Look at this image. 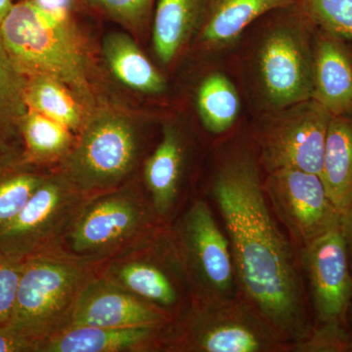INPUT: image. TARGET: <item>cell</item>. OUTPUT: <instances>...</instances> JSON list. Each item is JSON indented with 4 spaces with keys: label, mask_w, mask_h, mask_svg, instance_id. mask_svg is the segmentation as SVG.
<instances>
[{
    "label": "cell",
    "mask_w": 352,
    "mask_h": 352,
    "mask_svg": "<svg viewBox=\"0 0 352 352\" xmlns=\"http://www.w3.org/2000/svg\"><path fill=\"white\" fill-rule=\"evenodd\" d=\"M110 19L129 29H138L144 24L154 0H83Z\"/></svg>",
    "instance_id": "cell-28"
},
{
    "label": "cell",
    "mask_w": 352,
    "mask_h": 352,
    "mask_svg": "<svg viewBox=\"0 0 352 352\" xmlns=\"http://www.w3.org/2000/svg\"><path fill=\"white\" fill-rule=\"evenodd\" d=\"M340 233L346 244L347 256H349V266L352 272V201L346 212L342 215L340 222Z\"/></svg>",
    "instance_id": "cell-33"
},
{
    "label": "cell",
    "mask_w": 352,
    "mask_h": 352,
    "mask_svg": "<svg viewBox=\"0 0 352 352\" xmlns=\"http://www.w3.org/2000/svg\"><path fill=\"white\" fill-rule=\"evenodd\" d=\"M12 0H0V25L13 6Z\"/></svg>",
    "instance_id": "cell-34"
},
{
    "label": "cell",
    "mask_w": 352,
    "mask_h": 352,
    "mask_svg": "<svg viewBox=\"0 0 352 352\" xmlns=\"http://www.w3.org/2000/svg\"><path fill=\"white\" fill-rule=\"evenodd\" d=\"M263 189L273 214L298 251L340 229L342 214L320 175L282 168L267 173Z\"/></svg>",
    "instance_id": "cell-11"
},
{
    "label": "cell",
    "mask_w": 352,
    "mask_h": 352,
    "mask_svg": "<svg viewBox=\"0 0 352 352\" xmlns=\"http://www.w3.org/2000/svg\"><path fill=\"white\" fill-rule=\"evenodd\" d=\"M88 197L60 173L50 175L0 229V252L20 261L54 252Z\"/></svg>",
    "instance_id": "cell-9"
},
{
    "label": "cell",
    "mask_w": 352,
    "mask_h": 352,
    "mask_svg": "<svg viewBox=\"0 0 352 352\" xmlns=\"http://www.w3.org/2000/svg\"><path fill=\"white\" fill-rule=\"evenodd\" d=\"M307 34L302 28L278 27L261 46L259 78L266 98L279 110L311 99L314 46Z\"/></svg>",
    "instance_id": "cell-13"
},
{
    "label": "cell",
    "mask_w": 352,
    "mask_h": 352,
    "mask_svg": "<svg viewBox=\"0 0 352 352\" xmlns=\"http://www.w3.org/2000/svg\"><path fill=\"white\" fill-rule=\"evenodd\" d=\"M346 326L347 330H349L352 338V302L351 303V307H349V312H347Z\"/></svg>",
    "instance_id": "cell-35"
},
{
    "label": "cell",
    "mask_w": 352,
    "mask_h": 352,
    "mask_svg": "<svg viewBox=\"0 0 352 352\" xmlns=\"http://www.w3.org/2000/svg\"><path fill=\"white\" fill-rule=\"evenodd\" d=\"M99 271L80 292L71 325L161 327L173 320L163 310L113 284Z\"/></svg>",
    "instance_id": "cell-14"
},
{
    "label": "cell",
    "mask_w": 352,
    "mask_h": 352,
    "mask_svg": "<svg viewBox=\"0 0 352 352\" xmlns=\"http://www.w3.org/2000/svg\"><path fill=\"white\" fill-rule=\"evenodd\" d=\"M197 106L205 129L214 134L224 133L239 115V95L227 76L212 74L199 87Z\"/></svg>",
    "instance_id": "cell-26"
},
{
    "label": "cell",
    "mask_w": 352,
    "mask_h": 352,
    "mask_svg": "<svg viewBox=\"0 0 352 352\" xmlns=\"http://www.w3.org/2000/svg\"><path fill=\"white\" fill-rule=\"evenodd\" d=\"M0 34L14 63L28 78L46 76L82 100L91 99L87 60L71 20L59 19L32 0L13 4Z\"/></svg>",
    "instance_id": "cell-4"
},
{
    "label": "cell",
    "mask_w": 352,
    "mask_h": 352,
    "mask_svg": "<svg viewBox=\"0 0 352 352\" xmlns=\"http://www.w3.org/2000/svg\"><path fill=\"white\" fill-rule=\"evenodd\" d=\"M36 6L41 7L46 12L59 18L69 20L72 2L73 0H32Z\"/></svg>",
    "instance_id": "cell-32"
},
{
    "label": "cell",
    "mask_w": 352,
    "mask_h": 352,
    "mask_svg": "<svg viewBox=\"0 0 352 352\" xmlns=\"http://www.w3.org/2000/svg\"><path fill=\"white\" fill-rule=\"evenodd\" d=\"M298 252L314 328L347 329L352 272L340 229L322 236Z\"/></svg>",
    "instance_id": "cell-12"
},
{
    "label": "cell",
    "mask_w": 352,
    "mask_h": 352,
    "mask_svg": "<svg viewBox=\"0 0 352 352\" xmlns=\"http://www.w3.org/2000/svg\"><path fill=\"white\" fill-rule=\"evenodd\" d=\"M101 265L57 252L25 259L9 325L38 352L44 342L71 325L80 292Z\"/></svg>",
    "instance_id": "cell-5"
},
{
    "label": "cell",
    "mask_w": 352,
    "mask_h": 352,
    "mask_svg": "<svg viewBox=\"0 0 352 352\" xmlns=\"http://www.w3.org/2000/svg\"><path fill=\"white\" fill-rule=\"evenodd\" d=\"M76 97L67 85L50 76H30L28 80V109L56 120L72 131H80L85 120Z\"/></svg>",
    "instance_id": "cell-25"
},
{
    "label": "cell",
    "mask_w": 352,
    "mask_h": 352,
    "mask_svg": "<svg viewBox=\"0 0 352 352\" xmlns=\"http://www.w3.org/2000/svg\"><path fill=\"white\" fill-rule=\"evenodd\" d=\"M207 0H157L153 44L160 61L170 63L201 25Z\"/></svg>",
    "instance_id": "cell-20"
},
{
    "label": "cell",
    "mask_w": 352,
    "mask_h": 352,
    "mask_svg": "<svg viewBox=\"0 0 352 352\" xmlns=\"http://www.w3.org/2000/svg\"><path fill=\"white\" fill-rule=\"evenodd\" d=\"M252 150L220 157L208 195L230 243L240 295L258 308L291 346L314 332L300 252L273 214Z\"/></svg>",
    "instance_id": "cell-1"
},
{
    "label": "cell",
    "mask_w": 352,
    "mask_h": 352,
    "mask_svg": "<svg viewBox=\"0 0 352 352\" xmlns=\"http://www.w3.org/2000/svg\"><path fill=\"white\" fill-rule=\"evenodd\" d=\"M104 58L115 78L126 87L147 94H162L166 80L135 41L124 32H110L102 44Z\"/></svg>",
    "instance_id": "cell-21"
},
{
    "label": "cell",
    "mask_w": 352,
    "mask_h": 352,
    "mask_svg": "<svg viewBox=\"0 0 352 352\" xmlns=\"http://www.w3.org/2000/svg\"><path fill=\"white\" fill-rule=\"evenodd\" d=\"M0 352H36V347L7 323L0 326Z\"/></svg>",
    "instance_id": "cell-31"
},
{
    "label": "cell",
    "mask_w": 352,
    "mask_h": 352,
    "mask_svg": "<svg viewBox=\"0 0 352 352\" xmlns=\"http://www.w3.org/2000/svg\"><path fill=\"white\" fill-rule=\"evenodd\" d=\"M170 228L192 298L214 300L240 295L230 243L208 199H194Z\"/></svg>",
    "instance_id": "cell-8"
},
{
    "label": "cell",
    "mask_w": 352,
    "mask_h": 352,
    "mask_svg": "<svg viewBox=\"0 0 352 352\" xmlns=\"http://www.w3.org/2000/svg\"><path fill=\"white\" fill-rule=\"evenodd\" d=\"M78 131L58 173L88 196L127 184L140 159V132L134 122L103 111L87 118Z\"/></svg>",
    "instance_id": "cell-6"
},
{
    "label": "cell",
    "mask_w": 352,
    "mask_h": 352,
    "mask_svg": "<svg viewBox=\"0 0 352 352\" xmlns=\"http://www.w3.org/2000/svg\"><path fill=\"white\" fill-rule=\"evenodd\" d=\"M349 352H352V338H351V344H349Z\"/></svg>",
    "instance_id": "cell-36"
},
{
    "label": "cell",
    "mask_w": 352,
    "mask_h": 352,
    "mask_svg": "<svg viewBox=\"0 0 352 352\" xmlns=\"http://www.w3.org/2000/svg\"><path fill=\"white\" fill-rule=\"evenodd\" d=\"M29 78L9 55L0 34V151H11L9 145L19 134L21 120L27 113L25 90Z\"/></svg>",
    "instance_id": "cell-24"
},
{
    "label": "cell",
    "mask_w": 352,
    "mask_h": 352,
    "mask_svg": "<svg viewBox=\"0 0 352 352\" xmlns=\"http://www.w3.org/2000/svg\"><path fill=\"white\" fill-rule=\"evenodd\" d=\"M19 132L24 143L23 156L41 166L61 162L76 139L69 127L32 110L21 120Z\"/></svg>",
    "instance_id": "cell-23"
},
{
    "label": "cell",
    "mask_w": 352,
    "mask_h": 352,
    "mask_svg": "<svg viewBox=\"0 0 352 352\" xmlns=\"http://www.w3.org/2000/svg\"><path fill=\"white\" fill-rule=\"evenodd\" d=\"M99 272L173 319L192 298L170 226H164L147 240L102 264Z\"/></svg>",
    "instance_id": "cell-7"
},
{
    "label": "cell",
    "mask_w": 352,
    "mask_h": 352,
    "mask_svg": "<svg viewBox=\"0 0 352 352\" xmlns=\"http://www.w3.org/2000/svg\"><path fill=\"white\" fill-rule=\"evenodd\" d=\"M320 178L344 214L352 201V115L331 118Z\"/></svg>",
    "instance_id": "cell-19"
},
{
    "label": "cell",
    "mask_w": 352,
    "mask_h": 352,
    "mask_svg": "<svg viewBox=\"0 0 352 352\" xmlns=\"http://www.w3.org/2000/svg\"><path fill=\"white\" fill-rule=\"evenodd\" d=\"M187 148L175 127H164L156 149L146 159L143 182L148 198L160 220L170 226L185 203Z\"/></svg>",
    "instance_id": "cell-15"
},
{
    "label": "cell",
    "mask_w": 352,
    "mask_h": 352,
    "mask_svg": "<svg viewBox=\"0 0 352 352\" xmlns=\"http://www.w3.org/2000/svg\"><path fill=\"white\" fill-rule=\"evenodd\" d=\"M166 352H289V344L263 314L241 295L222 300L191 298L166 324Z\"/></svg>",
    "instance_id": "cell-2"
},
{
    "label": "cell",
    "mask_w": 352,
    "mask_h": 352,
    "mask_svg": "<svg viewBox=\"0 0 352 352\" xmlns=\"http://www.w3.org/2000/svg\"><path fill=\"white\" fill-rule=\"evenodd\" d=\"M314 44L311 99L333 117L352 115V53L344 39L321 31Z\"/></svg>",
    "instance_id": "cell-16"
},
{
    "label": "cell",
    "mask_w": 352,
    "mask_h": 352,
    "mask_svg": "<svg viewBox=\"0 0 352 352\" xmlns=\"http://www.w3.org/2000/svg\"><path fill=\"white\" fill-rule=\"evenodd\" d=\"M300 6L321 31L352 41V0H300Z\"/></svg>",
    "instance_id": "cell-27"
},
{
    "label": "cell",
    "mask_w": 352,
    "mask_h": 352,
    "mask_svg": "<svg viewBox=\"0 0 352 352\" xmlns=\"http://www.w3.org/2000/svg\"><path fill=\"white\" fill-rule=\"evenodd\" d=\"M164 226L146 191L127 183L88 197L52 252L103 264L147 240Z\"/></svg>",
    "instance_id": "cell-3"
},
{
    "label": "cell",
    "mask_w": 352,
    "mask_h": 352,
    "mask_svg": "<svg viewBox=\"0 0 352 352\" xmlns=\"http://www.w3.org/2000/svg\"><path fill=\"white\" fill-rule=\"evenodd\" d=\"M164 326L109 328L69 325L44 342L38 352L161 351Z\"/></svg>",
    "instance_id": "cell-17"
},
{
    "label": "cell",
    "mask_w": 352,
    "mask_h": 352,
    "mask_svg": "<svg viewBox=\"0 0 352 352\" xmlns=\"http://www.w3.org/2000/svg\"><path fill=\"white\" fill-rule=\"evenodd\" d=\"M300 0H207L201 22V43L217 48L232 43L265 13L289 8Z\"/></svg>",
    "instance_id": "cell-18"
},
{
    "label": "cell",
    "mask_w": 352,
    "mask_h": 352,
    "mask_svg": "<svg viewBox=\"0 0 352 352\" xmlns=\"http://www.w3.org/2000/svg\"><path fill=\"white\" fill-rule=\"evenodd\" d=\"M351 336L346 328L315 327L308 339L289 352H349Z\"/></svg>",
    "instance_id": "cell-30"
},
{
    "label": "cell",
    "mask_w": 352,
    "mask_h": 352,
    "mask_svg": "<svg viewBox=\"0 0 352 352\" xmlns=\"http://www.w3.org/2000/svg\"><path fill=\"white\" fill-rule=\"evenodd\" d=\"M30 163L23 153L0 151V229L24 208L50 173Z\"/></svg>",
    "instance_id": "cell-22"
},
{
    "label": "cell",
    "mask_w": 352,
    "mask_h": 352,
    "mask_svg": "<svg viewBox=\"0 0 352 352\" xmlns=\"http://www.w3.org/2000/svg\"><path fill=\"white\" fill-rule=\"evenodd\" d=\"M331 118L314 99L281 109L256 131L259 166L267 173L296 168L320 175Z\"/></svg>",
    "instance_id": "cell-10"
},
{
    "label": "cell",
    "mask_w": 352,
    "mask_h": 352,
    "mask_svg": "<svg viewBox=\"0 0 352 352\" xmlns=\"http://www.w3.org/2000/svg\"><path fill=\"white\" fill-rule=\"evenodd\" d=\"M23 263L0 252V326L12 317Z\"/></svg>",
    "instance_id": "cell-29"
}]
</instances>
